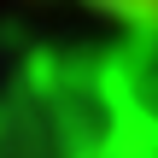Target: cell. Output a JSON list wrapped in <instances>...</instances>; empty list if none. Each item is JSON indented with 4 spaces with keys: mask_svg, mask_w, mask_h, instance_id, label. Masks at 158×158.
Here are the masks:
<instances>
[{
    "mask_svg": "<svg viewBox=\"0 0 158 158\" xmlns=\"http://www.w3.org/2000/svg\"><path fill=\"white\" fill-rule=\"evenodd\" d=\"M76 6H88V12L106 18V23H123V29L158 35V0H76Z\"/></svg>",
    "mask_w": 158,
    "mask_h": 158,
    "instance_id": "6da1fadb",
    "label": "cell"
}]
</instances>
